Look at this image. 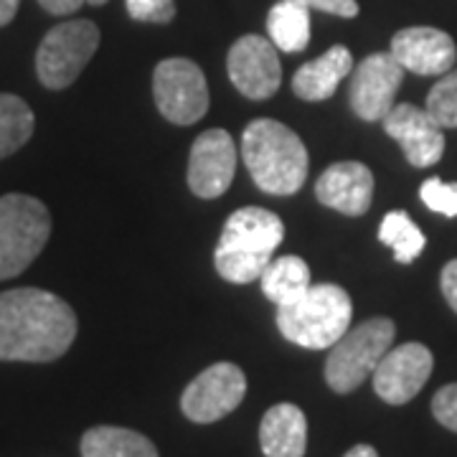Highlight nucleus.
I'll list each match as a JSON object with an SVG mask.
<instances>
[{
	"instance_id": "obj_1",
	"label": "nucleus",
	"mask_w": 457,
	"mask_h": 457,
	"mask_svg": "<svg viewBox=\"0 0 457 457\" xmlns=\"http://www.w3.org/2000/svg\"><path fill=\"white\" fill-rule=\"evenodd\" d=\"M77 338V315L59 295L38 287L0 293V361L49 363Z\"/></svg>"
},
{
	"instance_id": "obj_2",
	"label": "nucleus",
	"mask_w": 457,
	"mask_h": 457,
	"mask_svg": "<svg viewBox=\"0 0 457 457\" xmlns=\"http://www.w3.org/2000/svg\"><path fill=\"white\" fill-rule=\"evenodd\" d=\"M242 158L264 194L293 196L308 179V147L278 120H254L242 135Z\"/></svg>"
},
{
	"instance_id": "obj_3",
	"label": "nucleus",
	"mask_w": 457,
	"mask_h": 457,
	"mask_svg": "<svg viewBox=\"0 0 457 457\" xmlns=\"http://www.w3.org/2000/svg\"><path fill=\"white\" fill-rule=\"evenodd\" d=\"M282 239L285 224L278 213L260 206L239 209L221 228V239L213 252L216 272L231 285H249L260 279L262 270L272 262Z\"/></svg>"
},
{
	"instance_id": "obj_4",
	"label": "nucleus",
	"mask_w": 457,
	"mask_h": 457,
	"mask_svg": "<svg viewBox=\"0 0 457 457\" xmlns=\"http://www.w3.org/2000/svg\"><path fill=\"white\" fill-rule=\"evenodd\" d=\"M353 305L338 285H311L308 293L290 305L278 308L279 333L295 345L323 351L351 328Z\"/></svg>"
},
{
	"instance_id": "obj_5",
	"label": "nucleus",
	"mask_w": 457,
	"mask_h": 457,
	"mask_svg": "<svg viewBox=\"0 0 457 457\" xmlns=\"http://www.w3.org/2000/svg\"><path fill=\"white\" fill-rule=\"evenodd\" d=\"M49 237L51 216L44 201L26 194L0 196V282L29 270Z\"/></svg>"
},
{
	"instance_id": "obj_6",
	"label": "nucleus",
	"mask_w": 457,
	"mask_h": 457,
	"mask_svg": "<svg viewBox=\"0 0 457 457\" xmlns=\"http://www.w3.org/2000/svg\"><path fill=\"white\" fill-rule=\"evenodd\" d=\"M396 326L389 318H369L361 326L348 328L330 345L326 361V381L336 394H351L374 376L378 361L392 348Z\"/></svg>"
},
{
	"instance_id": "obj_7",
	"label": "nucleus",
	"mask_w": 457,
	"mask_h": 457,
	"mask_svg": "<svg viewBox=\"0 0 457 457\" xmlns=\"http://www.w3.org/2000/svg\"><path fill=\"white\" fill-rule=\"evenodd\" d=\"M99 49V29L87 21H66L54 26L36 51V74L49 89H66L79 79L84 66Z\"/></svg>"
},
{
	"instance_id": "obj_8",
	"label": "nucleus",
	"mask_w": 457,
	"mask_h": 457,
	"mask_svg": "<svg viewBox=\"0 0 457 457\" xmlns=\"http://www.w3.org/2000/svg\"><path fill=\"white\" fill-rule=\"evenodd\" d=\"M153 97L168 122L194 125L209 112L206 77L191 59H165L153 71Z\"/></svg>"
},
{
	"instance_id": "obj_9",
	"label": "nucleus",
	"mask_w": 457,
	"mask_h": 457,
	"mask_svg": "<svg viewBox=\"0 0 457 457\" xmlns=\"http://www.w3.org/2000/svg\"><path fill=\"white\" fill-rule=\"evenodd\" d=\"M246 376L237 363L219 361L209 366L186 386L180 396L183 414L198 422V425H212L216 420L231 414L234 409L245 402Z\"/></svg>"
},
{
	"instance_id": "obj_10",
	"label": "nucleus",
	"mask_w": 457,
	"mask_h": 457,
	"mask_svg": "<svg viewBox=\"0 0 457 457\" xmlns=\"http://www.w3.org/2000/svg\"><path fill=\"white\" fill-rule=\"evenodd\" d=\"M227 71L246 99H270L282 82L278 46L270 38L246 33L228 49Z\"/></svg>"
},
{
	"instance_id": "obj_11",
	"label": "nucleus",
	"mask_w": 457,
	"mask_h": 457,
	"mask_svg": "<svg viewBox=\"0 0 457 457\" xmlns=\"http://www.w3.org/2000/svg\"><path fill=\"white\" fill-rule=\"evenodd\" d=\"M404 82V66L394 59L392 51L371 54L353 69L351 79V107L366 122H381L392 112L394 97Z\"/></svg>"
},
{
	"instance_id": "obj_12",
	"label": "nucleus",
	"mask_w": 457,
	"mask_h": 457,
	"mask_svg": "<svg viewBox=\"0 0 457 457\" xmlns=\"http://www.w3.org/2000/svg\"><path fill=\"white\" fill-rule=\"evenodd\" d=\"M432 351L422 343H404L389 348L386 356L378 361L374 371V392L386 404H407L417 394L425 389L432 376Z\"/></svg>"
},
{
	"instance_id": "obj_13",
	"label": "nucleus",
	"mask_w": 457,
	"mask_h": 457,
	"mask_svg": "<svg viewBox=\"0 0 457 457\" xmlns=\"http://www.w3.org/2000/svg\"><path fill=\"white\" fill-rule=\"evenodd\" d=\"M237 173V145L227 130H206L188 158V186L198 198L224 196Z\"/></svg>"
},
{
	"instance_id": "obj_14",
	"label": "nucleus",
	"mask_w": 457,
	"mask_h": 457,
	"mask_svg": "<svg viewBox=\"0 0 457 457\" xmlns=\"http://www.w3.org/2000/svg\"><path fill=\"white\" fill-rule=\"evenodd\" d=\"M381 122H384L386 135L402 145L407 161L414 168H429L442 158L445 132L425 107H417L409 102L394 104L392 112L386 114Z\"/></svg>"
},
{
	"instance_id": "obj_15",
	"label": "nucleus",
	"mask_w": 457,
	"mask_h": 457,
	"mask_svg": "<svg viewBox=\"0 0 457 457\" xmlns=\"http://www.w3.org/2000/svg\"><path fill=\"white\" fill-rule=\"evenodd\" d=\"M394 59L404 66V71H414L420 77L447 74L457 62L455 41L450 33L429 26H411L399 31L392 38Z\"/></svg>"
},
{
	"instance_id": "obj_16",
	"label": "nucleus",
	"mask_w": 457,
	"mask_h": 457,
	"mask_svg": "<svg viewBox=\"0 0 457 457\" xmlns=\"http://www.w3.org/2000/svg\"><path fill=\"white\" fill-rule=\"evenodd\" d=\"M315 196L328 209L345 216H361L369 212L374 198V173L356 161L328 165L315 183Z\"/></svg>"
},
{
	"instance_id": "obj_17",
	"label": "nucleus",
	"mask_w": 457,
	"mask_h": 457,
	"mask_svg": "<svg viewBox=\"0 0 457 457\" xmlns=\"http://www.w3.org/2000/svg\"><path fill=\"white\" fill-rule=\"evenodd\" d=\"M260 447L264 457H303L308 447V420L290 402L267 409L260 425Z\"/></svg>"
},
{
	"instance_id": "obj_18",
	"label": "nucleus",
	"mask_w": 457,
	"mask_h": 457,
	"mask_svg": "<svg viewBox=\"0 0 457 457\" xmlns=\"http://www.w3.org/2000/svg\"><path fill=\"white\" fill-rule=\"evenodd\" d=\"M353 71V56L345 46H330V49L303 64L293 77V92L305 102H323L333 97L338 84Z\"/></svg>"
},
{
	"instance_id": "obj_19",
	"label": "nucleus",
	"mask_w": 457,
	"mask_h": 457,
	"mask_svg": "<svg viewBox=\"0 0 457 457\" xmlns=\"http://www.w3.org/2000/svg\"><path fill=\"white\" fill-rule=\"evenodd\" d=\"M260 285L270 303H275L278 308L290 305L308 293L311 267H308V262L295 257V254H285L279 260H272L262 270Z\"/></svg>"
},
{
	"instance_id": "obj_20",
	"label": "nucleus",
	"mask_w": 457,
	"mask_h": 457,
	"mask_svg": "<svg viewBox=\"0 0 457 457\" xmlns=\"http://www.w3.org/2000/svg\"><path fill=\"white\" fill-rule=\"evenodd\" d=\"M270 41L285 54H297L311 44V8L300 0H279L267 13Z\"/></svg>"
},
{
	"instance_id": "obj_21",
	"label": "nucleus",
	"mask_w": 457,
	"mask_h": 457,
	"mask_svg": "<svg viewBox=\"0 0 457 457\" xmlns=\"http://www.w3.org/2000/svg\"><path fill=\"white\" fill-rule=\"evenodd\" d=\"M82 457H158V450L140 432L102 425L84 432Z\"/></svg>"
},
{
	"instance_id": "obj_22",
	"label": "nucleus",
	"mask_w": 457,
	"mask_h": 457,
	"mask_svg": "<svg viewBox=\"0 0 457 457\" xmlns=\"http://www.w3.org/2000/svg\"><path fill=\"white\" fill-rule=\"evenodd\" d=\"M378 242L392 246L394 260L399 264H411L425 252V234L411 221L407 212H389L378 227Z\"/></svg>"
},
{
	"instance_id": "obj_23",
	"label": "nucleus",
	"mask_w": 457,
	"mask_h": 457,
	"mask_svg": "<svg viewBox=\"0 0 457 457\" xmlns=\"http://www.w3.org/2000/svg\"><path fill=\"white\" fill-rule=\"evenodd\" d=\"M36 117L26 99L0 95V161L13 155L31 140Z\"/></svg>"
},
{
	"instance_id": "obj_24",
	"label": "nucleus",
	"mask_w": 457,
	"mask_h": 457,
	"mask_svg": "<svg viewBox=\"0 0 457 457\" xmlns=\"http://www.w3.org/2000/svg\"><path fill=\"white\" fill-rule=\"evenodd\" d=\"M427 112L435 117V122L445 128H457V69L442 74V79L427 95Z\"/></svg>"
},
{
	"instance_id": "obj_25",
	"label": "nucleus",
	"mask_w": 457,
	"mask_h": 457,
	"mask_svg": "<svg viewBox=\"0 0 457 457\" xmlns=\"http://www.w3.org/2000/svg\"><path fill=\"white\" fill-rule=\"evenodd\" d=\"M420 198L425 201L427 209H432L435 213L442 216H457V183H445L442 179H427L420 186Z\"/></svg>"
},
{
	"instance_id": "obj_26",
	"label": "nucleus",
	"mask_w": 457,
	"mask_h": 457,
	"mask_svg": "<svg viewBox=\"0 0 457 457\" xmlns=\"http://www.w3.org/2000/svg\"><path fill=\"white\" fill-rule=\"evenodd\" d=\"M132 21L143 23H170L176 18L173 0H125Z\"/></svg>"
},
{
	"instance_id": "obj_27",
	"label": "nucleus",
	"mask_w": 457,
	"mask_h": 457,
	"mask_svg": "<svg viewBox=\"0 0 457 457\" xmlns=\"http://www.w3.org/2000/svg\"><path fill=\"white\" fill-rule=\"evenodd\" d=\"M432 414L442 427L457 432V384H447L432 399Z\"/></svg>"
},
{
	"instance_id": "obj_28",
	"label": "nucleus",
	"mask_w": 457,
	"mask_h": 457,
	"mask_svg": "<svg viewBox=\"0 0 457 457\" xmlns=\"http://www.w3.org/2000/svg\"><path fill=\"white\" fill-rule=\"evenodd\" d=\"M303 5L315 8V11H323L330 16L341 18H356L359 16V3L356 0H300Z\"/></svg>"
},
{
	"instance_id": "obj_29",
	"label": "nucleus",
	"mask_w": 457,
	"mask_h": 457,
	"mask_svg": "<svg viewBox=\"0 0 457 457\" xmlns=\"http://www.w3.org/2000/svg\"><path fill=\"white\" fill-rule=\"evenodd\" d=\"M440 285H442V295H445V300H447V303H450V308L457 312V260L445 264Z\"/></svg>"
},
{
	"instance_id": "obj_30",
	"label": "nucleus",
	"mask_w": 457,
	"mask_h": 457,
	"mask_svg": "<svg viewBox=\"0 0 457 457\" xmlns=\"http://www.w3.org/2000/svg\"><path fill=\"white\" fill-rule=\"evenodd\" d=\"M44 11H49L51 16H71L82 8L87 0H38Z\"/></svg>"
},
{
	"instance_id": "obj_31",
	"label": "nucleus",
	"mask_w": 457,
	"mask_h": 457,
	"mask_svg": "<svg viewBox=\"0 0 457 457\" xmlns=\"http://www.w3.org/2000/svg\"><path fill=\"white\" fill-rule=\"evenodd\" d=\"M18 3L21 0H0V29L8 26L18 13Z\"/></svg>"
},
{
	"instance_id": "obj_32",
	"label": "nucleus",
	"mask_w": 457,
	"mask_h": 457,
	"mask_svg": "<svg viewBox=\"0 0 457 457\" xmlns=\"http://www.w3.org/2000/svg\"><path fill=\"white\" fill-rule=\"evenodd\" d=\"M343 457H378V453H376L371 445H356V447H351Z\"/></svg>"
},
{
	"instance_id": "obj_33",
	"label": "nucleus",
	"mask_w": 457,
	"mask_h": 457,
	"mask_svg": "<svg viewBox=\"0 0 457 457\" xmlns=\"http://www.w3.org/2000/svg\"><path fill=\"white\" fill-rule=\"evenodd\" d=\"M87 3H92V5H104L107 0H87Z\"/></svg>"
}]
</instances>
